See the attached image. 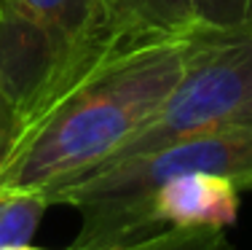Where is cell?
<instances>
[{
    "mask_svg": "<svg viewBox=\"0 0 252 250\" xmlns=\"http://www.w3.org/2000/svg\"><path fill=\"white\" fill-rule=\"evenodd\" d=\"M190 35L137 51L67 94L8 148L0 188L49 194L113 159L175 89Z\"/></svg>",
    "mask_w": 252,
    "mask_h": 250,
    "instance_id": "1",
    "label": "cell"
},
{
    "mask_svg": "<svg viewBox=\"0 0 252 250\" xmlns=\"http://www.w3.org/2000/svg\"><path fill=\"white\" fill-rule=\"evenodd\" d=\"M183 172L231 178L239 191H252V124L177 140L158 151L99 167L46 194L49 205L81 213V229L70 250H107L142 234L145 202L164 180Z\"/></svg>",
    "mask_w": 252,
    "mask_h": 250,
    "instance_id": "2",
    "label": "cell"
},
{
    "mask_svg": "<svg viewBox=\"0 0 252 250\" xmlns=\"http://www.w3.org/2000/svg\"><path fill=\"white\" fill-rule=\"evenodd\" d=\"M94 8L97 0H0V86L14 118L8 148L102 73Z\"/></svg>",
    "mask_w": 252,
    "mask_h": 250,
    "instance_id": "3",
    "label": "cell"
},
{
    "mask_svg": "<svg viewBox=\"0 0 252 250\" xmlns=\"http://www.w3.org/2000/svg\"><path fill=\"white\" fill-rule=\"evenodd\" d=\"M239 124H252V30L199 27L169 97L102 167Z\"/></svg>",
    "mask_w": 252,
    "mask_h": 250,
    "instance_id": "4",
    "label": "cell"
},
{
    "mask_svg": "<svg viewBox=\"0 0 252 250\" xmlns=\"http://www.w3.org/2000/svg\"><path fill=\"white\" fill-rule=\"evenodd\" d=\"M199 30L193 0H97L94 59L105 70L156 43Z\"/></svg>",
    "mask_w": 252,
    "mask_h": 250,
    "instance_id": "5",
    "label": "cell"
},
{
    "mask_svg": "<svg viewBox=\"0 0 252 250\" xmlns=\"http://www.w3.org/2000/svg\"><path fill=\"white\" fill-rule=\"evenodd\" d=\"M242 191L231 178L212 172H183L164 180L148 196L142 234L166 226H225L236 223Z\"/></svg>",
    "mask_w": 252,
    "mask_h": 250,
    "instance_id": "6",
    "label": "cell"
},
{
    "mask_svg": "<svg viewBox=\"0 0 252 250\" xmlns=\"http://www.w3.org/2000/svg\"><path fill=\"white\" fill-rule=\"evenodd\" d=\"M49 207L43 191L0 188V248L30 242Z\"/></svg>",
    "mask_w": 252,
    "mask_h": 250,
    "instance_id": "7",
    "label": "cell"
},
{
    "mask_svg": "<svg viewBox=\"0 0 252 250\" xmlns=\"http://www.w3.org/2000/svg\"><path fill=\"white\" fill-rule=\"evenodd\" d=\"M107 250H236L220 226H166Z\"/></svg>",
    "mask_w": 252,
    "mask_h": 250,
    "instance_id": "8",
    "label": "cell"
},
{
    "mask_svg": "<svg viewBox=\"0 0 252 250\" xmlns=\"http://www.w3.org/2000/svg\"><path fill=\"white\" fill-rule=\"evenodd\" d=\"M199 27L252 30V0H193Z\"/></svg>",
    "mask_w": 252,
    "mask_h": 250,
    "instance_id": "9",
    "label": "cell"
},
{
    "mask_svg": "<svg viewBox=\"0 0 252 250\" xmlns=\"http://www.w3.org/2000/svg\"><path fill=\"white\" fill-rule=\"evenodd\" d=\"M11 105L5 100V92L0 86V164L5 159V151H8V143H11Z\"/></svg>",
    "mask_w": 252,
    "mask_h": 250,
    "instance_id": "10",
    "label": "cell"
},
{
    "mask_svg": "<svg viewBox=\"0 0 252 250\" xmlns=\"http://www.w3.org/2000/svg\"><path fill=\"white\" fill-rule=\"evenodd\" d=\"M0 250H49V248H32L30 242H25V245H5V248H0Z\"/></svg>",
    "mask_w": 252,
    "mask_h": 250,
    "instance_id": "11",
    "label": "cell"
}]
</instances>
